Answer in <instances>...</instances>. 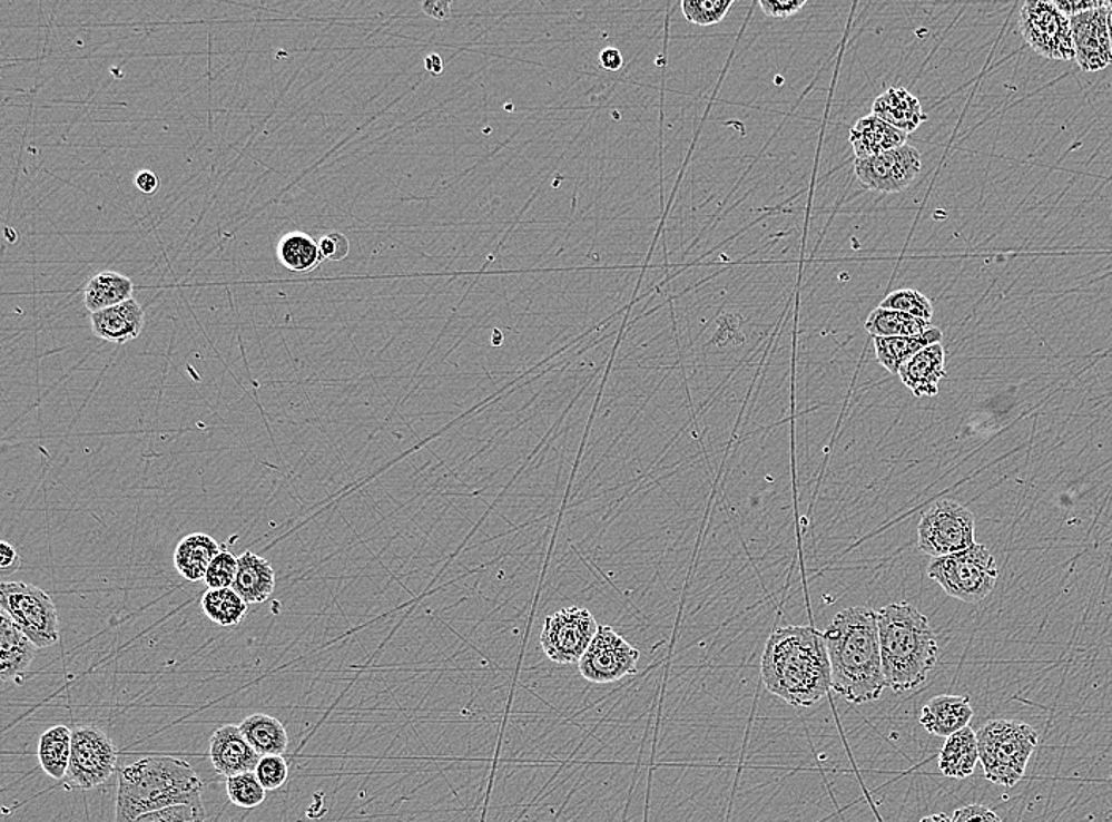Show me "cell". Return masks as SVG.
<instances>
[{"label": "cell", "mask_w": 1112, "mask_h": 822, "mask_svg": "<svg viewBox=\"0 0 1112 822\" xmlns=\"http://www.w3.org/2000/svg\"><path fill=\"white\" fill-rule=\"evenodd\" d=\"M1055 9L1062 11L1065 17L1073 18L1102 7V0H1054Z\"/></svg>", "instance_id": "60d3db41"}, {"label": "cell", "mask_w": 1112, "mask_h": 822, "mask_svg": "<svg viewBox=\"0 0 1112 822\" xmlns=\"http://www.w3.org/2000/svg\"><path fill=\"white\" fill-rule=\"evenodd\" d=\"M209 756L215 772L226 779L255 772L262 760L244 737L239 725H225L215 731L209 742Z\"/></svg>", "instance_id": "9a60e30c"}, {"label": "cell", "mask_w": 1112, "mask_h": 822, "mask_svg": "<svg viewBox=\"0 0 1112 822\" xmlns=\"http://www.w3.org/2000/svg\"><path fill=\"white\" fill-rule=\"evenodd\" d=\"M237 569H239V560H237L235 554L229 552V550H220L215 556L209 569H207L205 578L206 586L214 588V590L233 588L235 586Z\"/></svg>", "instance_id": "e575fe53"}, {"label": "cell", "mask_w": 1112, "mask_h": 822, "mask_svg": "<svg viewBox=\"0 0 1112 822\" xmlns=\"http://www.w3.org/2000/svg\"><path fill=\"white\" fill-rule=\"evenodd\" d=\"M953 822H1002L998 814L990 806L972 803V805L961 806L952 818Z\"/></svg>", "instance_id": "ab89813d"}, {"label": "cell", "mask_w": 1112, "mask_h": 822, "mask_svg": "<svg viewBox=\"0 0 1112 822\" xmlns=\"http://www.w3.org/2000/svg\"><path fill=\"white\" fill-rule=\"evenodd\" d=\"M759 6L767 17L784 20L797 14L806 6V0H760Z\"/></svg>", "instance_id": "f35d334b"}, {"label": "cell", "mask_w": 1112, "mask_h": 822, "mask_svg": "<svg viewBox=\"0 0 1112 822\" xmlns=\"http://www.w3.org/2000/svg\"><path fill=\"white\" fill-rule=\"evenodd\" d=\"M134 822H206L205 803L169 806L158 812L142 814Z\"/></svg>", "instance_id": "d590c367"}, {"label": "cell", "mask_w": 1112, "mask_h": 822, "mask_svg": "<svg viewBox=\"0 0 1112 822\" xmlns=\"http://www.w3.org/2000/svg\"><path fill=\"white\" fill-rule=\"evenodd\" d=\"M135 285L127 275L101 271L94 275L85 290V304L90 314L134 300Z\"/></svg>", "instance_id": "484cf974"}, {"label": "cell", "mask_w": 1112, "mask_h": 822, "mask_svg": "<svg viewBox=\"0 0 1112 822\" xmlns=\"http://www.w3.org/2000/svg\"><path fill=\"white\" fill-rule=\"evenodd\" d=\"M972 718L974 708L968 696L941 695L923 705L919 723L927 733L947 738L967 727Z\"/></svg>", "instance_id": "ac0fdd59"}, {"label": "cell", "mask_w": 1112, "mask_h": 822, "mask_svg": "<svg viewBox=\"0 0 1112 822\" xmlns=\"http://www.w3.org/2000/svg\"><path fill=\"white\" fill-rule=\"evenodd\" d=\"M919 822H953L952 818L945 813L931 814V816L923 818Z\"/></svg>", "instance_id": "7dc6e473"}, {"label": "cell", "mask_w": 1112, "mask_h": 822, "mask_svg": "<svg viewBox=\"0 0 1112 822\" xmlns=\"http://www.w3.org/2000/svg\"><path fill=\"white\" fill-rule=\"evenodd\" d=\"M927 576L944 588L948 597L980 603L993 594L998 567L990 549L975 542L952 556L933 558L927 565Z\"/></svg>", "instance_id": "8992f818"}, {"label": "cell", "mask_w": 1112, "mask_h": 822, "mask_svg": "<svg viewBox=\"0 0 1112 822\" xmlns=\"http://www.w3.org/2000/svg\"><path fill=\"white\" fill-rule=\"evenodd\" d=\"M877 622L887 688L901 695L925 684L938 658L927 617L911 603L899 601L877 610Z\"/></svg>", "instance_id": "3957f363"}, {"label": "cell", "mask_w": 1112, "mask_h": 822, "mask_svg": "<svg viewBox=\"0 0 1112 822\" xmlns=\"http://www.w3.org/2000/svg\"><path fill=\"white\" fill-rule=\"evenodd\" d=\"M318 245L323 258L331 260V262H342L350 254L348 237L342 233H329V235L323 236Z\"/></svg>", "instance_id": "74e56055"}, {"label": "cell", "mask_w": 1112, "mask_h": 822, "mask_svg": "<svg viewBox=\"0 0 1112 822\" xmlns=\"http://www.w3.org/2000/svg\"><path fill=\"white\" fill-rule=\"evenodd\" d=\"M37 756L45 774L55 780L66 779L71 757V730L58 725L45 731L39 738Z\"/></svg>", "instance_id": "83f0119b"}, {"label": "cell", "mask_w": 1112, "mask_h": 822, "mask_svg": "<svg viewBox=\"0 0 1112 822\" xmlns=\"http://www.w3.org/2000/svg\"><path fill=\"white\" fill-rule=\"evenodd\" d=\"M278 260L286 270L294 273H311L323 262L319 245L312 236L294 232L282 237L277 247Z\"/></svg>", "instance_id": "f546056e"}, {"label": "cell", "mask_w": 1112, "mask_h": 822, "mask_svg": "<svg viewBox=\"0 0 1112 822\" xmlns=\"http://www.w3.org/2000/svg\"><path fill=\"white\" fill-rule=\"evenodd\" d=\"M135 184H137L138 190L145 195L157 194L158 187H160V180L156 173L145 169V172H139L137 177H135Z\"/></svg>", "instance_id": "ee69618b"}, {"label": "cell", "mask_w": 1112, "mask_h": 822, "mask_svg": "<svg viewBox=\"0 0 1112 822\" xmlns=\"http://www.w3.org/2000/svg\"><path fill=\"white\" fill-rule=\"evenodd\" d=\"M21 565V557L18 556L17 549L10 545V542H0V568H2L3 575H10V573L18 571Z\"/></svg>", "instance_id": "b9f144b4"}, {"label": "cell", "mask_w": 1112, "mask_h": 822, "mask_svg": "<svg viewBox=\"0 0 1112 822\" xmlns=\"http://www.w3.org/2000/svg\"><path fill=\"white\" fill-rule=\"evenodd\" d=\"M203 613L220 627L233 628L243 624L248 605L235 588H209L201 599Z\"/></svg>", "instance_id": "4dcf8cb0"}, {"label": "cell", "mask_w": 1112, "mask_h": 822, "mask_svg": "<svg viewBox=\"0 0 1112 822\" xmlns=\"http://www.w3.org/2000/svg\"><path fill=\"white\" fill-rule=\"evenodd\" d=\"M1072 22L1074 62L1093 74L1112 66V45L1108 29V2L1099 9L1070 18Z\"/></svg>", "instance_id": "5bb4252c"}, {"label": "cell", "mask_w": 1112, "mask_h": 822, "mask_svg": "<svg viewBox=\"0 0 1112 822\" xmlns=\"http://www.w3.org/2000/svg\"><path fill=\"white\" fill-rule=\"evenodd\" d=\"M922 153L917 147L904 145L898 149L855 160V175L869 190L899 194L911 187L922 172Z\"/></svg>", "instance_id": "4fadbf2b"}, {"label": "cell", "mask_w": 1112, "mask_h": 822, "mask_svg": "<svg viewBox=\"0 0 1112 822\" xmlns=\"http://www.w3.org/2000/svg\"><path fill=\"white\" fill-rule=\"evenodd\" d=\"M975 545V518L955 500H938L923 512L918 549L933 558L952 556Z\"/></svg>", "instance_id": "ba28073f"}, {"label": "cell", "mask_w": 1112, "mask_h": 822, "mask_svg": "<svg viewBox=\"0 0 1112 822\" xmlns=\"http://www.w3.org/2000/svg\"><path fill=\"white\" fill-rule=\"evenodd\" d=\"M255 774L258 776L264 790L277 791L288 780V763H286L284 756H277V754L275 756H263L258 765H256Z\"/></svg>", "instance_id": "8d00e7d4"}, {"label": "cell", "mask_w": 1112, "mask_h": 822, "mask_svg": "<svg viewBox=\"0 0 1112 822\" xmlns=\"http://www.w3.org/2000/svg\"><path fill=\"white\" fill-rule=\"evenodd\" d=\"M831 666V688L852 704L880 699L887 688L882 667L876 610L847 607L824 632Z\"/></svg>", "instance_id": "6da1fadb"}, {"label": "cell", "mask_w": 1112, "mask_h": 822, "mask_svg": "<svg viewBox=\"0 0 1112 822\" xmlns=\"http://www.w3.org/2000/svg\"><path fill=\"white\" fill-rule=\"evenodd\" d=\"M865 326L874 339L915 337V335L927 333L934 324L917 319V316L903 314V312L877 307L876 311L870 312Z\"/></svg>", "instance_id": "f1b7e54d"}, {"label": "cell", "mask_w": 1112, "mask_h": 822, "mask_svg": "<svg viewBox=\"0 0 1112 822\" xmlns=\"http://www.w3.org/2000/svg\"><path fill=\"white\" fill-rule=\"evenodd\" d=\"M639 659L640 652L623 636L609 625H599L594 639L577 666L580 676L590 684L606 685L636 674Z\"/></svg>", "instance_id": "7c38bea8"}, {"label": "cell", "mask_w": 1112, "mask_h": 822, "mask_svg": "<svg viewBox=\"0 0 1112 822\" xmlns=\"http://www.w3.org/2000/svg\"><path fill=\"white\" fill-rule=\"evenodd\" d=\"M599 62H601V66L604 67L606 70L617 71L623 67L624 59L620 49L606 48L602 49L601 56H599Z\"/></svg>", "instance_id": "f6af8a7d"}, {"label": "cell", "mask_w": 1112, "mask_h": 822, "mask_svg": "<svg viewBox=\"0 0 1112 822\" xmlns=\"http://www.w3.org/2000/svg\"><path fill=\"white\" fill-rule=\"evenodd\" d=\"M873 115L907 135L927 120L918 98L904 88H892L878 96L873 104Z\"/></svg>", "instance_id": "7402d4cb"}, {"label": "cell", "mask_w": 1112, "mask_h": 822, "mask_svg": "<svg viewBox=\"0 0 1112 822\" xmlns=\"http://www.w3.org/2000/svg\"><path fill=\"white\" fill-rule=\"evenodd\" d=\"M734 0H683L681 10L686 20L696 26L718 25L732 9Z\"/></svg>", "instance_id": "836d02e7"}, {"label": "cell", "mask_w": 1112, "mask_h": 822, "mask_svg": "<svg viewBox=\"0 0 1112 822\" xmlns=\"http://www.w3.org/2000/svg\"><path fill=\"white\" fill-rule=\"evenodd\" d=\"M976 742L987 782L1013 787L1027 771L1039 745V733L1017 720H993L976 731Z\"/></svg>", "instance_id": "5b68a950"}, {"label": "cell", "mask_w": 1112, "mask_h": 822, "mask_svg": "<svg viewBox=\"0 0 1112 822\" xmlns=\"http://www.w3.org/2000/svg\"><path fill=\"white\" fill-rule=\"evenodd\" d=\"M598 622L587 607H564L545 618L542 652L557 665H575L598 633Z\"/></svg>", "instance_id": "8fae6325"}, {"label": "cell", "mask_w": 1112, "mask_h": 822, "mask_svg": "<svg viewBox=\"0 0 1112 822\" xmlns=\"http://www.w3.org/2000/svg\"><path fill=\"white\" fill-rule=\"evenodd\" d=\"M760 674L765 688L791 707L820 703L831 688L824 633L797 625L776 629L761 655Z\"/></svg>", "instance_id": "7a4b0ae2"}, {"label": "cell", "mask_w": 1112, "mask_h": 822, "mask_svg": "<svg viewBox=\"0 0 1112 822\" xmlns=\"http://www.w3.org/2000/svg\"><path fill=\"white\" fill-rule=\"evenodd\" d=\"M850 145L855 158H868L907 145V134L877 116L868 115L855 123L850 130Z\"/></svg>", "instance_id": "ffe728a7"}, {"label": "cell", "mask_w": 1112, "mask_h": 822, "mask_svg": "<svg viewBox=\"0 0 1112 822\" xmlns=\"http://www.w3.org/2000/svg\"><path fill=\"white\" fill-rule=\"evenodd\" d=\"M1108 29H1110L1111 45H1112V0L1108 2Z\"/></svg>", "instance_id": "c3c4849f"}, {"label": "cell", "mask_w": 1112, "mask_h": 822, "mask_svg": "<svg viewBox=\"0 0 1112 822\" xmlns=\"http://www.w3.org/2000/svg\"><path fill=\"white\" fill-rule=\"evenodd\" d=\"M220 545L210 535L191 534L180 539L175 550V568L188 583L205 580L207 569L215 556L220 552Z\"/></svg>", "instance_id": "603a6c76"}, {"label": "cell", "mask_w": 1112, "mask_h": 822, "mask_svg": "<svg viewBox=\"0 0 1112 822\" xmlns=\"http://www.w3.org/2000/svg\"><path fill=\"white\" fill-rule=\"evenodd\" d=\"M898 375L915 398H934L938 394V383L947 376L944 345L926 346L901 368Z\"/></svg>", "instance_id": "e0dca14e"}, {"label": "cell", "mask_w": 1112, "mask_h": 822, "mask_svg": "<svg viewBox=\"0 0 1112 822\" xmlns=\"http://www.w3.org/2000/svg\"><path fill=\"white\" fill-rule=\"evenodd\" d=\"M425 69L432 75H441L444 70V62L439 55H430L424 60Z\"/></svg>", "instance_id": "bcb514c9"}, {"label": "cell", "mask_w": 1112, "mask_h": 822, "mask_svg": "<svg viewBox=\"0 0 1112 822\" xmlns=\"http://www.w3.org/2000/svg\"><path fill=\"white\" fill-rule=\"evenodd\" d=\"M145 311L138 301L128 300L126 303L105 309V311L90 314V326L92 333L100 341L124 343L135 341L145 330Z\"/></svg>", "instance_id": "2e32d148"}, {"label": "cell", "mask_w": 1112, "mask_h": 822, "mask_svg": "<svg viewBox=\"0 0 1112 822\" xmlns=\"http://www.w3.org/2000/svg\"><path fill=\"white\" fill-rule=\"evenodd\" d=\"M118 767V746L100 727L77 726L71 730V757L67 787L96 790L111 779Z\"/></svg>", "instance_id": "9c48e42d"}, {"label": "cell", "mask_w": 1112, "mask_h": 822, "mask_svg": "<svg viewBox=\"0 0 1112 822\" xmlns=\"http://www.w3.org/2000/svg\"><path fill=\"white\" fill-rule=\"evenodd\" d=\"M226 794L229 801L244 810H254L266 801V790L255 772H244L226 779Z\"/></svg>", "instance_id": "1f68e13d"}, {"label": "cell", "mask_w": 1112, "mask_h": 822, "mask_svg": "<svg viewBox=\"0 0 1112 822\" xmlns=\"http://www.w3.org/2000/svg\"><path fill=\"white\" fill-rule=\"evenodd\" d=\"M878 307L917 316L925 322H931L934 315L933 303L917 290H898V292L889 293Z\"/></svg>", "instance_id": "d6a6232c"}, {"label": "cell", "mask_w": 1112, "mask_h": 822, "mask_svg": "<svg viewBox=\"0 0 1112 822\" xmlns=\"http://www.w3.org/2000/svg\"><path fill=\"white\" fill-rule=\"evenodd\" d=\"M203 802V780L187 761L142 757L120 771L116 822H134L146 813Z\"/></svg>", "instance_id": "277c9868"}, {"label": "cell", "mask_w": 1112, "mask_h": 822, "mask_svg": "<svg viewBox=\"0 0 1112 822\" xmlns=\"http://www.w3.org/2000/svg\"><path fill=\"white\" fill-rule=\"evenodd\" d=\"M0 609L39 648L59 643L58 609L47 591L28 583H2Z\"/></svg>", "instance_id": "52a82bcc"}, {"label": "cell", "mask_w": 1112, "mask_h": 822, "mask_svg": "<svg viewBox=\"0 0 1112 822\" xmlns=\"http://www.w3.org/2000/svg\"><path fill=\"white\" fill-rule=\"evenodd\" d=\"M422 10L430 18L443 21L451 17V2L447 0H425L422 2Z\"/></svg>", "instance_id": "7bdbcfd3"}, {"label": "cell", "mask_w": 1112, "mask_h": 822, "mask_svg": "<svg viewBox=\"0 0 1112 822\" xmlns=\"http://www.w3.org/2000/svg\"><path fill=\"white\" fill-rule=\"evenodd\" d=\"M240 731L259 756H284L289 738L284 723L274 716L254 714L240 722Z\"/></svg>", "instance_id": "4316f807"}, {"label": "cell", "mask_w": 1112, "mask_h": 822, "mask_svg": "<svg viewBox=\"0 0 1112 822\" xmlns=\"http://www.w3.org/2000/svg\"><path fill=\"white\" fill-rule=\"evenodd\" d=\"M978 763V742L971 726L949 735L938 754V769L948 779L964 780L974 775Z\"/></svg>", "instance_id": "cb8c5ba5"}, {"label": "cell", "mask_w": 1112, "mask_h": 822, "mask_svg": "<svg viewBox=\"0 0 1112 822\" xmlns=\"http://www.w3.org/2000/svg\"><path fill=\"white\" fill-rule=\"evenodd\" d=\"M39 647L0 610V677L20 681L28 673Z\"/></svg>", "instance_id": "d6986e66"}, {"label": "cell", "mask_w": 1112, "mask_h": 822, "mask_svg": "<svg viewBox=\"0 0 1112 822\" xmlns=\"http://www.w3.org/2000/svg\"><path fill=\"white\" fill-rule=\"evenodd\" d=\"M237 560L239 569L233 588L248 606L267 601L275 588V569L270 561L252 550L237 557Z\"/></svg>", "instance_id": "44dd1931"}, {"label": "cell", "mask_w": 1112, "mask_h": 822, "mask_svg": "<svg viewBox=\"0 0 1112 822\" xmlns=\"http://www.w3.org/2000/svg\"><path fill=\"white\" fill-rule=\"evenodd\" d=\"M1020 30L1025 43L1044 59L1074 60L1072 22L1050 0H1029L1021 7Z\"/></svg>", "instance_id": "30bf717a"}, {"label": "cell", "mask_w": 1112, "mask_h": 822, "mask_svg": "<svg viewBox=\"0 0 1112 822\" xmlns=\"http://www.w3.org/2000/svg\"><path fill=\"white\" fill-rule=\"evenodd\" d=\"M942 337H944L942 331L933 326L927 333L915 335V337H876L874 339V350H876L878 363L893 375H898L901 368L911 358H914L926 346L941 343Z\"/></svg>", "instance_id": "d4e9b609"}]
</instances>
